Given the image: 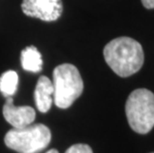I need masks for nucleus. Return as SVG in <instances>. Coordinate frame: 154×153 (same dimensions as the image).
<instances>
[{
    "label": "nucleus",
    "instance_id": "f257e3e1",
    "mask_svg": "<svg viewBox=\"0 0 154 153\" xmlns=\"http://www.w3.org/2000/svg\"><path fill=\"white\" fill-rule=\"evenodd\" d=\"M103 57L109 67L121 78L137 73L144 63L142 46L129 37L111 40L103 49Z\"/></svg>",
    "mask_w": 154,
    "mask_h": 153
},
{
    "label": "nucleus",
    "instance_id": "f03ea898",
    "mask_svg": "<svg viewBox=\"0 0 154 153\" xmlns=\"http://www.w3.org/2000/svg\"><path fill=\"white\" fill-rule=\"evenodd\" d=\"M53 102L60 109H68L81 96L84 82L77 67L72 64H62L53 72Z\"/></svg>",
    "mask_w": 154,
    "mask_h": 153
},
{
    "label": "nucleus",
    "instance_id": "7ed1b4c3",
    "mask_svg": "<svg viewBox=\"0 0 154 153\" xmlns=\"http://www.w3.org/2000/svg\"><path fill=\"white\" fill-rule=\"evenodd\" d=\"M125 115L133 131L148 133L154 127V93L147 89L133 90L126 100Z\"/></svg>",
    "mask_w": 154,
    "mask_h": 153
},
{
    "label": "nucleus",
    "instance_id": "20e7f679",
    "mask_svg": "<svg viewBox=\"0 0 154 153\" xmlns=\"http://www.w3.org/2000/svg\"><path fill=\"white\" fill-rule=\"evenodd\" d=\"M50 141V129L42 123L12 128L4 137L6 146L19 153H38L44 150Z\"/></svg>",
    "mask_w": 154,
    "mask_h": 153
},
{
    "label": "nucleus",
    "instance_id": "39448f33",
    "mask_svg": "<svg viewBox=\"0 0 154 153\" xmlns=\"http://www.w3.org/2000/svg\"><path fill=\"white\" fill-rule=\"evenodd\" d=\"M21 8L27 16L52 22L61 16L63 3L62 0H23Z\"/></svg>",
    "mask_w": 154,
    "mask_h": 153
},
{
    "label": "nucleus",
    "instance_id": "423d86ee",
    "mask_svg": "<svg viewBox=\"0 0 154 153\" xmlns=\"http://www.w3.org/2000/svg\"><path fill=\"white\" fill-rule=\"evenodd\" d=\"M3 116L14 128H23L32 124L36 118L35 109L31 106H15L12 96L6 97L3 106Z\"/></svg>",
    "mask_w": 154,
    "mask_h": 153
},
{
    "label": "nucleus",
    "instance_id": "0eeeda50",
    "mask_svg": "<svg viewBox=\"0 0 154 153\" xmlns=\"http://www.w3.org/2000/svg\"><path fill=\"white\" fill-rule=\"evenodd\" d=\"M53 96L54 87L52 81L45 76L40 77L34 92L36 106L39 112L45 113L51 109L53 103Z\"/></svg>",
    "mask_w": 154,
    "mask_h": 153
},
{
    "label": "nucleus",
    "instance_id": "6e6552de",
    "mask_svg": "<svg viewBox=\"0 0 154 153\" xmlns=\"http://www.w3.org/2000/svg\"><path fill=\"white\" fill-rule=\"evenodd\" d=\"M21 64L25 71L38 73L42 71L43 60L40 52L34 46H29L21 52Z\"/></svg>",
    "mask_w": 154,
    "mask_h": 153
},
{
    "label": "nucleus",
    "instance_id": "1a4fd4ad",
    "mask_svg": "<svg viewBox=\"0 0 154 153\" xmlns=\"http://www.w3.org/2000/svg\"><path fill=\"white\" fill-rule=\"evenodd\" d=\"M18 75L15 71L4 72L0 77V93L5 97L14 96L17 92Z\"/></svg>",
    "mask_w": 154,
    "mask_h": 153
},
{
    "label": "nucleus",
    "instance_id": "9d476101",
    "mask_svg": "<svg viewBox=\"0 0 154 153\" xmlns=\"http://www.w3.org/2000/svg\"><path fill=\"white\" fill-rule=\"evenodd\" d=\"M65 153H94V152L88 144L78 143V144H74L71 147H69Z\"/></svg>",
    "mask_w": 154,
    "mask_h": 153
},
{
    "label": "nucleus",
    "instance_id": "9b49d317",
    "mask_svg": "<svg viewBox=\"0 0 154 153\" xmlns=\"http://www.w3.org/2000/svg\"><path fill=\"white\" fill-rule=\"evenodd\" d=\"M141 3L146 9H154V0H141Z\"/></svg>",
    "mask_w": 154,
    "mask_h": 153
},
{
    "label": "nucleus",
    "instance_id": "f8f14e48",
    "mask_svg": "<svg viewBox=\"0 0 154 153\" xmlns=\"http://www.w3.org/2000/svg\"><path fill=\"white\" fill-rule=\"evenodd\" d=\"M46 153H59V151L57 150V149H50V150L47 151Z\"/></svg>",
    "mask_w": 154,
    "mask_h": 153
},
{
    "label": "nucleus",
    "instance_id": "ddd939ff",
    "mask_svg": "<svg viewBox=\"0 0 154 153\" xmlns=\"http://www.w3.org/2000/svg\"><path fill=\"white\" fill-rule=\"evenodd\" d=\"M152 153H154V152H152Z\"/></svg>",
    "mask_w": 154,
    "mask_h": 153
}]
</instances>
